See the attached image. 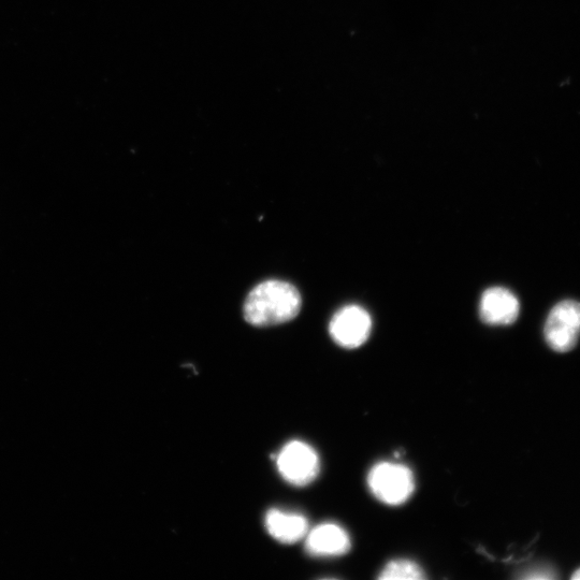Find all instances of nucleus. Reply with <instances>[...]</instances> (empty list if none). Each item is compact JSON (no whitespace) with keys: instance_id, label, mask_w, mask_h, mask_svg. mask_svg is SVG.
<instances>
[{"instance_id":"1","label":"nucleus","mask_w":580,"mask_h":580,"mask_svg":"<svg viewBox=\"0 0 580 580\" xmlns=\"http://www.w3.org/2000/svg\"><path fill=\"white\" fill-rule=\"evenodd\" d=\"M301 304L300 293L294 285L272 280L252 290L245 300L243 313L249 324L270 327L293 321L301 310Z\"/></svg>"},{"instance_id":"2","label":"nucleus","mask_w":580,"mask_h":580,"mask_svg":"<svg viewBox=\"0 0 580 580\" xmlns=\"http://www.w3.org/2000/svg\"><path fill=\"white\" fill-rule=\"evenodd\" d=\"M368 484L377 500L394 506L408 501L415 489L412 471L394 462L377 463L369 473Z\"/></svg>"},{"instance_id":"3","label":"nucleus","mask_w":580,"mask_h":580,"mask_svg":"<svg viewBox=\"0 0 580 580\" xmlns=\"http://www.w3.org/2000/svg\"><path fill=\"white\" fill-rule=\"evenodd\" d=\"M546 342L558 353L573 350L580 336V303L564 300L550 311L544 328Z\"/></svg>"},{"instance_id":"4","label":"nucleus","mask_w":580,"mask_h":580,"mask_svg":"<svg viewBox=\"0 0 580 580\" xmlns=\"http://www.w3.org/2000/svg\"><path fill=\"white\" fill-rule=\"evenodd\" d=\"M277 466L287 483L299 487L307 486L319 473V457L309 444L292 441L277 456Z\"/></svg>"},{"instance_id":"5","label":"nucleus","mask_w":580,"mask_h":580,"mask_svg":"<svg viewBox=\"0 0 580 580\" xmlns=\"http://www.w3.org/2000/svg\"><path fill=\"white\" fill-rule=\"evenodd\" d=\"M372 319L361 307L347 306L331 318L329 333L333 341L344 348H357L371 335Z\"/></svg>"},{"instance_id":"6","label":"nucleus","mask_w":580,"mask_h":580,"mask_svg":"<svg viewBox=\"0 0 580 580\" xmlns=\"http://www.w3.org/2000/svg\"><path fill=\"white\" fill-rule=\"evenodd\" d=\"M520 311L517 297L504 287H492L483 294L480 303L482 321L491 326H507L516 322Z\"/></svg>"},{"instance_id":"7","label":"nucleus","mask_w":580,"mask_h":580,"mask_svg":"<svg viewBox=\"0 0 580 580\" xmlns=\"http://www.w3.org/2000/svg\"><path fill=\"white\" fill-rule=\"evenodd\" d=\"M352 547L350 535L337 524L319 525L307 534L306 548L316 557H338Z\"/></svg>"},{"instance_id":"8","label":"nucleus","mask_w":580,"mask_h":580,"mask_svg":"<svg viewBox=\"0 0 580 580\" xmlns=\"http://www.w3.org/2000/svg\"><path fill=\"white\" fill-rule=\"evenodd\" d=\"M266 528L274 540L295 544L309 533V522L300 514L272 510L266 516Z\"/></svg>"},{"instance_id":"9","label":"nucleus","mask_w":580,"mask_h":580,"mask_svg":"<svg viewBox=\"0 0 580 580\" xmlns=\"http://www.w3.org/2000/svg\"><path fill=\"white\" fill-rule=\"evenodd\" d=\"M380 579H425L426 575L419 565L411 560L397 559L386 564L379 576Z\"/></svg>"},{"instance_id":"10","label":"nucleus","mask_w":580,"mask_h":580,"mask_svg":"<svg viewBox=\"0 0 580 580\" xmlns=\"http://www.w3.org/2000/svg\"><path fill=\"white\" fill-rule=\"evenodd\" d=\"M573 579L574 580H580V570H578L577 572H575V574L573 575Z\"/></svg>"}]
</instances>
